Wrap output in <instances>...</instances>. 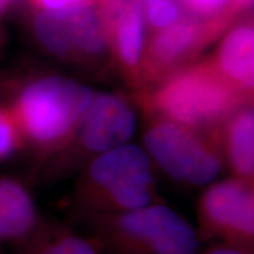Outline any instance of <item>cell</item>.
Here are the masks:
<instances>
[{"label": "cell", "mask_w": 254, "mask_h": 254, "mask_svg": "<svg viewBox=\"0 0 254 254\" xmlns=\"http://www.w3.org/2000/svg\"><path fill=\"white\" fill-rule=\"evenodd\" d=\"M145 106L161 119L192 131L211 133L250 101L218 71L213 60L190 64L144 97Z\"/></svg>", "instance_id": "cell-1"}, {"label": "cell", "mask_w": 254, "mask_h": 254, "mask_svg": "<svg viewBox=\"0 0 254 254\" xmlns=\"http://www.w3.org/2000/svg\"><path fill=\"white\" fill-rule=\"evenodd\" d=\"M92 97L88 87L59 75L34 78L24 84L8 106L25 147H31L40 158L65 150Z\"/></svg>", "instance_id": "cell-2"}, {"label": "cell", "mask_w": 254, "mask_h": 254, "mask_svg": "<svg viewBox=\"0 0 254 254\" xmlns=\"http://www.w3.org/2000/svg\"><path fill=\"white\" fill-rule=\"evenodd\" d=\"M154 177L150 155L123 145L94 158L77 189V205L92 220L151 205Z\"/></svg>", "instance_id": "cell-3"}, {"label": "cell", "mask_w": 254, "mask_h": 254, "mask_svg": "<svg viewBox=\"0 0 254 254\" xmlns=\"http://www.w3.org/2000/svg\"><path fill=\"white\" fill-rule=\"evenodd\" d=\"M93 240L112 254H195L199 234L176 211L151 204L92 220Z\"/></svg>", "instance_id": "cell-4"}, {"label": "cell", "mask_w": 254, "mask_h": 254, "mask_svg": "<svg viewBox=\"0 0 254 254\" xmlns=\"http://www.w3.org/2000/svg\"><path fill=\"white\" fill-rule=\"evenodd\" d=\"M144 141L164 172L186 185H206L224 166L220 129L196 132L161 119L148 128Z\"/></svg>", "instance_id": "cell-5"}, {"label": "cell", "mask_w": 254, "mask_h": 254, "mask_svg": "<svg viewBox=\"0 0 254 254\" xmlns=\"http://www.w3.org/2000/svg\"><path fill=\"white\" fill-rule=\"evenodd\" d=\"M232 17L200 20L183 17L176 24L155 32L141 59L142 84H160L190 65L202 50L226 30Z\"/></svg>", "instance_id": "cell-6"}, {"label": "cell", "mask_w": 254, "mask_h": 254, "mask_svg": "<svg viewBox=\"0 0 254 254\" xmlns=\"http://www.w3.org/2000/svg\"><path fill=\"white\" fill-rule=\"evenodd\" d=\"M198 219L201 236L217 239L220 244L252 250L253 183L233 177L211 185L199 200Z\"/></svg>", "instance_id": "cell-7"}, {"label": "cell", "mask_w": 254, "mask_h": 254, "mask_svg": "<svg viewBox=\"0 0 254 254\" xmlns=\"http://www.w3.org/2000/svg\"><path fill=\"white\" fill-rule=\"evenodd\" d=\"M135 128V114L128 103L117 94H94L75 128L72 152L58 159L57 171L69 170L81 159L106 153L125 145ZM73 135V136H74ZM95 157V158H97Z\"/></svg>", "instance_id": "cell-8"}, {"label": "cell", "mask_w": 254, "mask_h": 254, "mask_svg": "<svg viewBox=\"0 0 254 254\" xmlns=\"http://www.w3.org/2000/svg\"><path fill=\"white\" fill-rule=\"evenodd\" d=\"M32 32L51 55L63 59H91L106 47L103 26L93 7L33 11Z\"/></svg>", "instance_id": "cell-9"}, {"label": "cell", "mask_w": 254, "mask_h": 254, "mask_svg": "<svg viewBox=\"0 0 254 254\" xmlns=\"http://www.w3.org/2000/svg\"><path fill=\"white\" fill-rule=\"evenodd\" d=\"M97 14L106 44L117 63L135 87L142 86L141 59L145 21L138 0H97Z\"/></svg>", "instance_id": "cell-10"}, {"label": "cell", "mask_w": 254, "mask_h": 254, "mask_svg": "<svg viewBox=\"0 0 254 254\" xmlns=\"http://www.w3.org/2000/svg\"><path fill=\"white\" fill-rule=\"evenodd\" d=\"M41 220L27 187L15 178L0 176V245L18 249Z\"/></svg>", "instance_id": "cell-11"}, {"label": "cell", "mask_w": 254, "mask_h": 254, "mask_svg": "<svg viewBox=\"0 0 254 254\" xmlns=\"http://www.w3.org/2000/svg\"><path fill=\"white\" fill-rule=\"evenodd\" d=\"M254 31L251 21L238 25L222 40L213 63L222 77L251 98L253 90Z\"/></svg>", "instance_id": "cell-12"}, {"label": "cell", "mask_w": 254, "mask_h": 254, "mask_svg": "<svg viewBox=\"0 0 254 254\" xmlns=\"http://www.w3.org/2000/svg\"><path fill=\"white\" fill-rule=\"evenodd\" d=\"M224 157L234 178L253 183L254 174V119L251 107L241 106L228 117L220 129Z\"/></svg>", "instance_id": "cell-13"}, {"label": "cell", "mask_w": 254, "mask_h": 254, "mask_svg": "<svg viewBox=\"0 0 254 254\" xmlns=\"http://www.w3.org/2000/svg\"><path fill=\"white\" fill-rule=\"evenodd\" d=\"M17 251L19 254H99V247L94 240L44 219Z\"/></svg>", "instance_id": "cell-14"}, {"label": "cell", "mask_w": 254, "mask_h": 254, "mask_svg": "<svg viewBox=\"0 0 254 254\" xmlns=\"http://www.w3.org/2000/svg\"><path fill=\"white\" fill-rule=\"evenodd\" d=\"M142 17L148 27L158 32L176 24L183 18V9L177 0H138Z\"/></svg>", "instance_id": "cell-15"}, {"label": "cell", "mask_w": 254, "mask_h": 254, "mask_svg": "<svg viewBox=\"0 0 254 254\" xmlns=\"http://www.w3.org/2000/svg\"><path fill=\"white\" fill-rule=\"evenodd\" d=\"M25 147L20 128L8 105L0 104V163Z\"/></svg>", "instance_id": "cell-16"}, {"label": "cell", "mask_w": 254, "mask_h": 254, "mask_svg": "<svg viewBox=\"0 0 254 254\" xmlns=\"http://www.w3.org/2000/svg\"><path fill=\"white\" fill-rule=\"evenodd\" d=\"M183 11L190 18L209 20L233 17L236 13V0H177Z\"/></svg>", "instance_id": "cell-17"}, {"label": "cell", "mask_w": 254, "mask_h": 254, "mask_svg": "<svg viewBox=\"0 0 254 254\" xmlns=\"http://www.w3.org/2000/svg\"><path fill=\"white\" fill-rule=\"evenodd\" d=\"M32 11H64L93 7L97 0H27Z\"/></svg>", "instance_id": "cell-18"}, {"label": "cell", "mask_w": 254, "mask_h": 254, "mask_svg": "<svg viewBox=\"0 0 254 254\" xmlns=\"http://www.w3.org/2000/svg\"><path fill=\"white\" fill-rule=\"evenodd\" d=\"M195 254H252V250L241 249V247L226 245V244H219V245L209 247L202 252L198 251Z\"/></svg>", "instance_id": "cell-19"}, {"label": "cell", "mask_w": 254, "mask_h": 254, "mask_svg": "<svg viewBox=\"0 0 254 254\" xmlns=\"http://www.w3.org/2000/svg\"><path fill=\"white\" fill-rule=\"evenodd\" d=\"M14 0H0V17L7 11V8L12 5Z\"/></svg>", "instance_id": "cell-20"}, {"label": "cell", "mask_w": 254, "mask_h": 254, "mask_svg": "<svg viewBox=\"0 0 254 254\" xmlns=\"http://www.w3.org/2000/svg\"><path fill=\"white\" fill-rule=\"evenodd\" d=\"M2 44H4V33H2L1 28H0V49H1Z\"/></svg>", "instance_id": "cell-21"}]
</instances>
